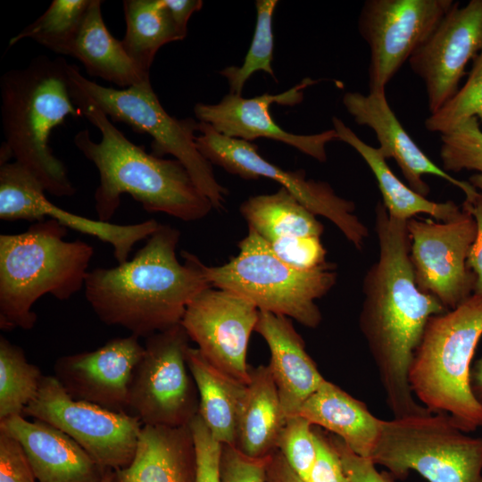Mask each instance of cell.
<instances>
[{
  "instance_id": "2",
  "label": "cell",
  "mask_w": 482,
  "mask_h": 482,
  "mask_svg": "<svg viewBox=\"0 0 482 482\" xmlns=\"http://www.w3.org/2000/svg\"><path fill=\"white\" fill-rule=\"evenodd\" d=\"M178 229L160 224L133 259L88 271L85 296L99 320L147 337L180 324L187 305L211 287L199 258H177Z\"/></svg>"
},
{
  "instance_id": "21",
  "label": "cell",
  "mask_w": 482,
  "mask_h": 482,
  "mask_svg": "<svg viewBox=\"0 0 482 482\" xmlns=\"http://www.w3.org/2000/svg\"><path fill=\"white\" fill-rule=\"evenodd\" d=\"M0 432L21 444L38 482H101L106 471L71 437L46 422L14 415L0 420Z\"/></svg>"
},
{
  "instance_id": "11",
  "label": "cell",
  "mask_w": 482,
  "mask_h": 482,
  "mask_svg": "<svg viewBox=\"0 0 482 482\" xmlns=\"http://www.w3.org/2000/svg\"><path fill=\"white\" fill-rule=\"evenodd\" d=\"M23 416L46 422L67 434L104 470H116L131 462L143 427L130 413L71 397L50 375L43 377Z\"/></svg>"
},
{
  "instance_id": "13",
  "label": "cell",
  "mask_w": 482,
  "mask_h": 482,
  "mask_svg": "<svg viewBox=\"0 0 482 482\" xmlns=\"http://www.w3.org/2000/svg\"><path fill=\"white\" fill-rule=\"evenodd\" d=\"M453 0H367L358 29L370 48L369 93L386 87L453 6Z\"/></svg>"
},
{
  "instance_id": "1",
  "label": "cell",
  "mask_w": 482,
  "mask_h": 482,
  "mask_svg": "<svg viewBox=\"0 0 482 482\" xmlns=\"http://www.w3.org/2000/svg\"><path fill=\"white\" fill-rule=\"evenodd\" d=\"M378 259L362 281L359 327L374 361L388 408L400 412L416 400L409 382L414 353L426 325L447 310L421 291L410 258L407 221L391 218L381 201L375 207Z\"/></svg>"
},
{
  "instance_id": "28",
  "label": "cell",
  "mask_w": 482,
  "mask_h": 482,
  "mask_svg": "<svg viewBox=\"0 0 482 482\" xmlns=\"http://www.w3.org/2000/svg\"><path fill=\"white\" fill-rule=\"evenodd\" d=\"M187 357L198 390V414L218 442L236 445L246 385L214 367L197 348L189 347Z\"/></svg>"
},
{
  "instance_id": "22",
  "label": "cell",
  "mask_w": 482,
  "mask_h": 482,
  "mask_svg": "<svg viewBox=\"0 0 482 482\" xmlns=\"http://www.w3.org/2000/svg\"><path fill=\"white\" fill-rule=\"evenodd\" d=\"M255 331L270 349L268 366L287 418L298 415L304 402L326 378L306 352L304 341L291 319L260 311Z\"/></svg>"
},
{
  "instance_id": "3",
  "label": "cell",
  "mask_w": 482,
  "mask_h": 482,
  "mask_svg": "<svg viewBox=\"0 0 482 482\" xmlns=\"http://www.w3.org/2000/svg\"><path fill=\"white\" fill-rule=\"evenodd\" d=\"M70 86V85H69ZM72 100L101 133L91 139L87 129L79 131L74 144L99 172L95 209L99 220L109 222L122 194L130 195L148 212H162L184 221L206 217L212 204L178 160L148 154L129 141L93 103L70 87Z\"/></svg>"
},
{
  "instance_id": "12",
  "label": "cell",
  "mask_w": 482,
  "mask_h": 482,
  "mask_svg": "<svg viewBox=\"0 0 482 482\" xmlns=\"http://www.w3.org/2000/svg\"><path fill=\"white\" fill-rule=\"evenodd\" d=\"M198 132L197 148L212 164L245 179L275 180L316 216L335 224L355 248H363L369 231L354 214V203L337 195L328 183L307 179L303 170H286L264 159L256 145L224 136L210 124L199 121Z\"/></svg>"
},
{
  "instance_id": "14",
  "label": "cell",
  "mask_w": 482,
  "mask_h": 482,
  "mask_svg": "<svg viewBox=\"0 0 482 482\" xmlns=\"http://www.w3.org/2000/svg\"><path fill=\"white\" fill-rule=\"evenodd\" d=\"M410 258L418 287L453 310L473 295L475 277L467 258L476 234L473 216L461 207L447 221L407 220Z\"/></svg>"
},
{
  "instance_id": "32",
  "label": "cell",
  "mask_w": 482,
  "mask_h": 482,
  "mask_svg": "<svg viewBox=\"0 0 482 482\" xmlns=\"http://www.w3.org/2000/svg\"><path fill=\"white\" fill-rule=\"evenodd\" d=\"M91 0H54L33 23L12 37L9 46L31 38L51 51L69 55Z\"/></svg>"
},
{
  "instance_id": "10",
  "label": "cell",
  "mask_w": 482,
  "mask_h": 482,
  "mask_svg": "<svg viewBox=\"0 0 482 482\" xmlns=\"http://www.w3.org/2000/svg\"><path fill=\"white\" fill-rule=\"evenodd\" d=\"M189 340L181 324L145 337L129 398V411L143 426H188L198 414V390L187 357Z\"/></svg>"
},
{
  "instance_id": "36",
  "label": "cell",
  "mask_w": 482,
  "mask_h": 482,
  "mask_svg": "<svg viewBox=\"0 0 482 482\" xmlns=\"http://www.w3.org/2000/svg\"><path fill=\"white\" fill-rule=\"evenodd\" d=\"M278 450L293 470L307 482L316 456L311 422L301 415L288 417L279 436Z\"/></svg>"
},
{
  "instance_id": "15",
  "label": "cell",
  "mask_w": 482,
  "mask_h": 482,
  "mask_svg": "<svg viewBox=\"0 0 482 482\" xmlns=\"http://www.w3.org/2000/svg\"><path fill=\"white\" fill-rule=\"evenodd\" d=\"M259 312L244 296L211 287L187 305L180 324L210 363L247 385V350Z\"/></svg>"
},
{
  "instance_id": "30",
  "label": "cell",
  "mask_w": 482,
  "mask_h": 482,
  "mask_svg": "<svg viewBox=\"0 0 482 482\" xmlns=\"http://www.w3.org/2000/svg\"><path fill=\"white\" fill-rule=\"evenodd\" d=\"M123 7L126 32L121 42L138 68L149 73L157 51L182 38L162 0H126Z\"/></svg>"
},
{
  "instance_id": "41",
  "label": "cell",
  "mask_w": 482,
  "mask_h": 482,
  "mask_svg": "<svg viewBox=\"0 0 482 482\" xmlns=\"http://www.w3.org/2000/svg\"><path fill=\"white\" fill-rule=\"evenodd\" d=\"M350 482H394L387 472H379L370 459L354 453L339 437L328 436Z\"/></svg>"
},
{
  "instance_id": "5",
  "label": "cell",
  "mask_w": 482,
  "mask_h": 482,
  "mask_svg": "<svg viewBox=\"0 0 482 482\" xmlns=\"http://www.w3.org/2000/svg\"><path fill=\"white\" fill-rule=\"evenodd\" d=\"M67 228L52 219L0 235V328L31 329L34 303L44 295L68 300L85 286L92 245L65 241Z\"/></svg>"
},
{
  "instance_id": "43",
  "label": "cell",
  "mask_w": 482,
  "mask_h": 482,
  "mask_svg": "<svg viewBox=\"0 0 482 482\" xmlns=\"http://www.w3.org/2000/svg\"><path fill=\"white\" fill-rule=\"evenodd\" d=\"M170 13L175 26L182 38L187 36V22L192 14L199 11L204 3L201 0H162Z\"/></svg>"
},
{
  "instance_id": "47",
  "label": "cell",
  "mask_w": 482,
  "mask_h": 482,
  "mask_svg": "<svg viewBox=\"0 0 482 482\" xmlns=\"http://www.w3.org/2000/svg\"><path fill=\"white\" fill-rule=\"evenodd\" d=\"M112 470H106L101 482H111Z\"/></svg>"
},
{
  "instance_id": "16",
  "label": "cell",
  "mask_w": 482,
  "mask_h": 482,
  "mask_svg": "<svg viewBox=\"0 0 482 482\" xmlns=\"http://www.w3.org/2000/svg\"><path fill=\"white\" fill-rule=\"evenodd\" d=\"M482 50V0L458 2L409 59L425 85L428 107L437 112L459 90L470 61Z\"/></svg>"
},
{
  "instance_id": "42",
  "label": "cell",
  "mask_w": 482,
  "mask_h": 482,
  "mask_svg": "<svg viewBox=\"0 0 482 482\" xmlns=\"http://www.w3.org/2000/svg\"><path fill=\"white\" fill-rule=\"evenodd\" d=\"M461 207L473 216L477 224V234L468 254L467 266L475 277L473 295L482 296V194L478 192L465 198Z\"/></svg>"
},
{
  "instance_id": "38",
  "label": "cell",
  "mask_w": 482,
  "mask_h": 482,
  "mask_svg": "<svg viewBox=\"0 0 482 482\" xmlns=\"http://www.w3.org/2000/svg\"><path fill=\"white\" fill-rule=\"evenodd\" d=\"M269 456L253 458L235 445H223L220 456L222 482H266Z\"/></svg>"
},
{
  "instance_id": "25",
  "label": "cell",
  "mask_w": 482,
  "mask_h": 482,
  "mask_svg": "<svg viewBox=\"0 0 482 482\" xmlns=\"http://www.w3.org/2000/svg\"><path fill=\"white\" fill-rule=\"evenodd\" d=\"M287 419L269 366L251 367L235 446L250 457L270 455L278 450Z\"/></svg>"
},
{
  "instance_id": "27",
  "label": "cell",
  "mask_w": 482,
  "mask_h": 482,
  "mask_svg": "<svg viewBox=\"0 0 482 482\" xmlns=\"http://www.w3.org/2000/svg\"><path fill=\"white\" fill-rule=\"evenodd\" d=\"M332 123L338 140L352 146L374 174L382 203L391 218L407 221L417 214L424 213L437 220L447 221L460 214L461 207L453 201L433 202L402 182L392 171L380 150L362 140L339 118L333 117Z\"/></svg>"
},
{
  "instance_id": "6",
  "label": "cell",
  "mask_w": 482,
  "mask_h": 482,
  "mask_svg": "<svg viewBox=\"0 0 482 482\" xmlns=\"http://www.w3.org/2000/svg\"><path fill=\"white\" fill-rule=\"evenodd\" d=\"M482 337V296L428 321L409 371L411 389L431 412L445 413L469 433L482 426V407L470 387L471 362Z\"/></svg>"
},
{
  "instance_id": "18",
  "label": "cell",
  "mask_w": 482,
  "mask_h": 482,
  "mask_svg": "<svg viewBox=\"0 0 482 482\" xmlns=\"http://www.w3.org/2000/svg\"><path fill=\"white\" fill-rule=\"evenodd\" d=\"M315 82L305 78L283 93H265L251 98L229 93L217 104L197 103L194 113L198 121L210 124L224 136L248 142L260 137L279 141L324 162L327 144L338 140L334 129L312 135L294 134L277 124L270 110L272 104L288 106L300 104L303 89Z\"/></svg>"
},
{
  "instance_id": "46",
  "label": "cell",
  "mask_w": 482,
  "mask_h": 482,
  "mask_svg": "<svg viewBox=\"0 0 482 482\" xmlns=\"http://www.w3.org/2000/svg\"><path fill=\"white\" fill-rule=\"evenodd\" d=\"M469 182L476 187V189L482 194V174H474L470 177Z\"/></svg>"
},
{
  "instance_id": "44",
  "label": "cell",
  "mask_w": 482,
  "mask_h": 482,
  "mask_svg": "<svg viewBox=\"0 0 482 482\" xmlns=\"http://www.w3.org/2000/svg\"><path fill=\"white\" fill-rule=\"evenodd\" d=\"M266 482H304L289 466L282 453L277 450L269 457Z\"/></svg>"
},
{
  "instance_id": "23",
  "label": "cell",
  "mask_w": 482,
  "mask_h": 482,
  "mask_svg": "<svg viewBox=\"0 0 482 482\" xmlns=\"http://www.w3.org/2000/svg\"><path fill=\"white\" fill-rule=\"evenodd\" d=\"M196 456L189 425L143 426L131 462L111 482H195Z\"/></svg>"
},
{
  "instance_id": "7",
  "label": "cell",
  "mask_w": 482,
  "mask_h": 482,
  "mask_svg": "<svg viewBox=\"0 0 482 482\" xmlns=\"http://www.w3.org/2000/svg\"><path fill=\"white\" fill-rule=\"evenodd\" d=\"M237 255L220 266L202 270L212 287L234 292L253 302L259 311L295 320L314 328L322 320L316 301L335 286L336 265L327 262L301 270L279 259L253 229L238 244Z\"/></svg>"
},
{
  "instance_id": "37",
  "label": "cell",
  "mask_w": 482,
  "mask_h": 482,
  "mask_svg": "<svg viewBox=\"0 0 482 482\" xmlns=\"http://www.w3.org/2000/svg\"><path fill=\"white\" fill-rule=\"evenodd\" d=\"M196 456L195 482H222L220 456L222 444L218 442L197 414L189 424Z\"/></svg>"
},
{
  "instance_id": "34",
  "label": "cell",
  "mask_w": 482,
  "mask_h": 482,
  "mask_svg": "<svg viewBox=\"0 0 482 482\" xmlns=\"http://www.w3.org/2000/svg\"><path fill=\"white\" fill-rule=\"evenodd\" d=\"M470 118L482 122V50L474 58L464 85L437 112L425 120V128L441 135Z\"/></svg>"
},
{
  "instance_id": "31",
  "label": "cell",
  "mask_w": 482,
  "mask_h": 482,
  "mask_svg": "<svg viewBox=\"0 0 482 482\" xmlns=\"http://www.w3.org/2000/svg\"><path fill=\"white\" fill-rule=\"evenodd\" d=\"M43 377L40 369L27 360L20 346L0 337V420L23 415Z\"/></svg>"
},
{
  "instance_id": "9",
  "label": "cell",
  "mask_w": 482,
  "mask_h": 482,
  "mask_svg": "<svg viewBox=\"0 0 482 482\" xmlns=\"http://www.w3.org/2000/svg\"><path fill=\"white\" fill-rule=\"evenodd\" d=\"M370 460L398 478L415 471L428 482H482V437L445 413L383 420Z\"/></svg>"
},
{
  "instance_id": "33",
  "label": "cell",
  "mask_w": 482,
  "mask_h": 482,
  "mask_svg": "<svg viewBox=\"0 0 482 482\" xmlns=\"http://www.w3.org/2000/svg\"><path fill=\"white\" fill-rule=\"evenodd\" d=\"M278 0H257L256 24L248 52L240 66H229L220 71L227 79L229 93L241 95L243 87L256 71H264L275 80L272 69L274 38L272 17Z\"/></svg>"
},
{
  "instance_id": "26",
  "label": "cell",
  "mask_w": 482,
  "mask_h": 482,
  "mask_svg": "<svg viewBox=\"0 0 482 482\" xmlns=\"http://www.w3.org/2000/svg\"><path fill=\"white\" fill-rule=\"evenodd\" d=\"M101 5L100 0L90 1L69 56L79 60L89 75L122 88L150 79L149 73L140 70L128 54L121 40L116 39L106 28Z\"/></svg>"
},
{
  "instance_id": "17",
  "label": "cell",
  "mask_w": 482,
  "mask_h": 482,
  "mask_svg": "<svg viewBox=\"0 0 482 482\" xmlns=\"http://www.w3.org/2000/svg\"><path fill=\"white\" fill-rule=\"evenodd\" d=\"M45 192L38 179L21 163L13 161L0 165L1 220H54L65 228L110 244L119 264L127 262L133 246L147 239L160 226L155 220L130 225L91 220L56 206Z\"/></svg>"
},
{
  "instance_id": "40",
  "label": "cell",
  "mask_w": 482,
  "mask_h": 482,
  "mask_svg": "<svg viewBox=\"0 0 482 482\" xmlns=\"http://www.w3.org/2000/svg\"><path fill=\"white\" fill-rule=\"evenodd\" d=\"M0 482H38L21 444L0 432Z\"/></svg>"
},
{
  "instance_id": "8",
  "label": "cell",
  "mask_w": 482,
  "mask_h": 482,
  "mask_svg": "<svg viewBox=\"0 0 482 482\" xmlns=\"http://www.w3.org/2000/svg\"><path fill=\"white\" fill-rule=\"evenodd\" d=\"M70 87L96 105L111 120L123 122L137 133L152 137V154L157 157L171 154L187 170L196 187L220 209L228 189L215 178L212 164L196 145L199 121L193 118L177 119L161 104L150 79L138 85L116 89L103 87L81 75L78 66L67 68Z\"/></svg>"
},
{
  "instance_id": "39",
  "label": "cell",
  "mask_w": 482,
  "mask_h": 482,
  "mask_svg": "<svg viewBox=\"0 0 482 482\" xmlns=\"http://www.w3.org/2000/svg\"><path fill=\"white\" fill-rule=\"evenodd\" d=\"M316 456L307 482H350L329 436L313 426Z\"/></svg>"
},
{
  "instance_id": "35",
  "label": "cell",
  "mask_w": 482,
  "mask_h": 482,
  "mask_svg": "<svg viewBox=\"0 0 482 482\" xmlns=\"http://www.w3.org/2000/svg\"><path fill=\"white\" fill-rule=\"evenodd\" d=\"M440 138V159L445 171L467 170L482 174V130L478 119L463 120Z\"/></svg>"
},
{
  "instance_id": "4",
  "label": "cell",
  "mask_w": 482,
  "mask_h": 482,
  "mask_svg": "<svg viewBox=\"0 0 482 482\" xmlns=\"http://www.w3.org/2000/svg\"><path fill=\"white\" fill-rule=\"evenodd\" d=\"M68 65L62 57L42 55L0 80L4 143L14 161L57 197L72 196L76 189L50 148V134L66 117L82 116L71 97Z\"/></svg>"
},
{
  "instance_id": "29",
  "label": "cell",
  "mask_w": 482,
  "mask_h": 482,
  "mask_svg": "<svg viewBox=\"0 0 482 482\" xmlns=\"http://www.w3.org/2000/svg\"><path fill=\"white\" fill-rule=\"evenodd\" d=\"M240 212L248 227L270 247L311 237H321L324 228L316 215L287 189L247 198Z\"/></svg>"
},
{
  "instance_id": "19",
  "label": "cell",
  "mask_w": 482,
  "mask_h": 482,
  "mask_svg": "<svg viewBox=\"0 0 482 482\" xmlns=\"http://www.w3.org/2000/svg\"><path fill=\"white\" fill-rule=\"evenodd\" d=\"M143 353L139 337H116L94 351L59 357L54 376L71 397L129 413L130 383Z\"/></svg>"
},
{
  "instance_id": "45",
  "label": "cell",
  "mask_w": 482,
  "mask_h": 482,
  "mask_svg": "<svg viewBox=\"0 0 482 482\" xmlns=\"http://www.w3.org/2000/svg\"><path fill=\"white\" fill-rule=\"evenodd\" d=\"M470 387L476 400L482 407V356L471 367Z\"/></svg>"
},
{
  "instance_id": "20",
  "label": "cell",
  "mask_w": 482,
  "mask_h": 482,
  "mask_svg": "<svg viewBox=\"0 0 482 482\" xmlns=\"http://www.w3.org/2000/svg\"><path fill=\"white\" fill-rule=\"evenodd\" d=\"M347 112L361 126L370 128L378 141V147L387 160L393 158L407 181L417 193L428 197L429 186L423 179L425 175H433L445 179L459 187L466 198L478 191L470 182L459 180L436 165L419 147L403 129L391 109L386 93L347 92L342 99Z\"/></svg>"
},
{
  "instance_id": "24",
  "label": "cell",
  "mask_w": 482,
  "mask_h": 482,
  "mask_svg": "<svg viewBox=\"0 0 482 482\" xmlns=\"http://www.w3.org/2000/svg\"><path fill=\"white\" fill-rule=\"evenodd\" d=\"M298 415L339 437L354 453L370 459L383 420L364 403L327 379L304 402Z\"/></svg>"
}]
</instances>
